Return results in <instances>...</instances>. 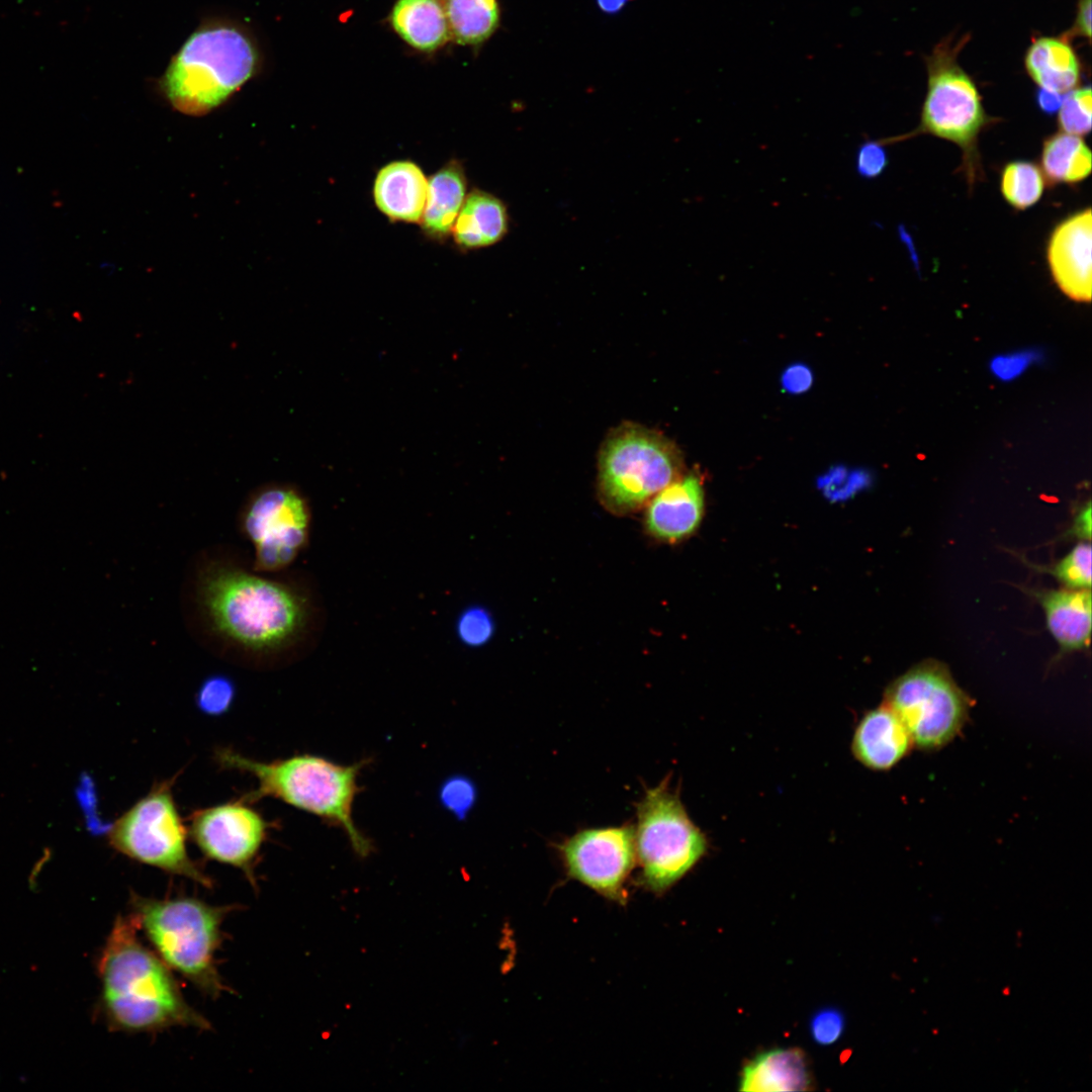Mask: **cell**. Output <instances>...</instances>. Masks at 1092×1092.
Returning <instances> with one entry per match:
<instances>
[{
  "instance_id": "603a6c76",
  "label": "cell",
  "mask_w": 1092,
  "mask_h": 1092,
  "mask_svg": "<svg viewBox=\"0 0 1092 1092\" xmlns=\"http://www.w3.org/2000/svg\"><path fill=\"white\" fill-rule=\"evenodd\" d=\"M1025 68L1039 88L1065 93L1080 80V63L1067 38L1042 36L1032 41Z\"/></svg>"
},
{
  "instance_id": "d6986e66",
  "label": "cell",
  "mask_w": 1092,
  "mask_h": 1092,
  "mask_svg": "<svg viewBox=\"0 0 1092 1092\" xmlns=\"http://www.w3.org/2000/svg\"><path fill=\"white\" fill-rule=\"evenodd\" d=\"M508 230L506 204L489 192L473 189L466 195L451 234L460 249L476 250L498 243Z\"/></svg>"
},
{
  "instance_id": "d590c367",
  "label": "cell",
  "mask_w": 1092,
  "mask_h": 1092,
  "mask_svg": "<svg viewBox=\"0 0 1092 1092\" xmlns=\"http://www.w3.org/2000/svg\"><path fill=\"white\" fill-rule=\"evenodd\" d=\"M1035 100L1037 106L1043 113L1054 114L1061 107L1063 94L1039 88L1036 92Z\"/></svg>"
},
{
  "instance_id": "52a82bcc",
  "label": "cell",
  "mask_w": 1092,
  "mask_h": 1092,
  "mask_svg": "<svg viewBox=\"0 0 1092 1092\" xmlns=\"http://www.w3.org/2000/svg\"><path fill=\"white\" fill-rule=\"evenodd\" d=\"M966 41L964 38H947L939 42L927 57V92L920 125L907 135L880 141L887 145L920 133L949 141L961 148L962 171L969 185H973L982 173L978 136L990 118L985 112L977 86L958 63V54Z\"/></svg>"
},
{
  "instance_id": "d4e9b609",
  "label": "cell",
  "mask_w": 1092,
  "mask_h": 1092,
  "mask_svg": "<svg viewBox=\"0 0 1092 1092\" xmlns=\"http://www.w3.org/2000/svg\"><path fill=\"white\" fill-rule=\"evenodd\" d=\"M451 38L462 46H478L499 25L497 0H443Z\"/></svg>"
},
{
  "instance_id": "f546056e",
  "label": "cell",
  "mask_w": 1092,
  "mask_h": 1092,
  "mask_svg": "<svg viewBox=\"0 0 1092 1092\" xmlns=\"http://www.w3.org/2000/svg\"><path fill=\"white\" fill-rule=\"evenodd\" d=\"M1092 96L1089 86L1072 90L1063 98L1059 125L1064 132L1083 135L1091 129Z\"/></svg>"
},
{
  "instance_id": "7402d4cb",
  "label": "cell",
  "mask_w": 1092,
  "mask_h": 1092,
  "mask_svg": "<svg viewBox=\"0 0 1092 1092\" xmlns=\"http://www.w3.org/2000/svg\"><path fill=\"white\" fill-rule=\"evenodd\" d=\"M389 23L410 47L433 53L451 39L443 0H396Z\"/></svg>"
},
{
  "instance_id": "9a60e30c",
  "label": "cell",
  "mask_w": 1092,
  "mask_h": 1092,
  "mask_svg": "<svg viewBox=\"0 0 1092 1092\" xmlns=\"http://www.w3.org/2000/svg\"><path fill=\"white\" fill-rule=\"evenodd\" d=\"M644 528L663 543H678L700 527L705 513V492L696 472L682 474L658 491L645 506Z\"/></svg>"
},
{
  "instance_id": "74e56055",
  "label": "cell",
  "mask_w": 1092,
  "mask_h": 1092,
  "mask_svg": "<svg viewBox=\"0 0 1092 1092\" xmlns=\"http://www.w3.org/2000/svg\"><path fill=\"white\" fill-rule=\"evenodd\" d=\"M599 8L607 14H615L621 11L631 0H596Z\"/></svg>"
},
{
  "instance_id": "6da1fadb",
  "label": "cell",
  "mask_w": 1092,
  "mask_h": 1092,
  "mask_svg": "<svg viewBox=\"0 0 1092 1092\" xmlns=\"http://www.w3.org/2000/svg\"><path fill=\"white\" fill-rule=\"evenodd\" d=\"M191 589L202 629L247 660L281 655L307 630L309 606L297 588L226 559L204 560Z\"/></svg>"
},
{
  "instance_id": "cb8c5ba5",
  "label": "cell",
  "mask_w": 1092,
  "mask_h": 1092,
  "mask_svg": "<svg viewBox=\"0 0 1092 1092\" xmlns=\"http://www.w3.org/2000/svg\"><path fill=\"white\" fill-rule=\"evenodd\" d=\"M1091 152L1076 134L1058 132L1043 142L1041 167L1050 183H1077L1091 172Z\"/></svg>"
},
{
  "instance_id": "ffe728a7",
  "label": "cell",
  "mask_w": 1092,
  "mask_h": 1092,
  "mask_svg": "<svg viewBox=\"0 0 1092 1092\" xmlns=\"http://www.w3.org/2000/svg\"><path fill=\"white\" fill-rule=\"evenodd\" d=\"M466 175L459 161H449L430 177L420 221L427 237L444 241L450 236L466 198Z\"/></svg>"
},
{
  "instance_id": "ac0fdd59",
  "label": "cell",
  "mask_w": 1092,
  "mask_h": 1092,
  "mask_svg": "<svg viewBox=\"0 0 1092 1092\" xmlns=\"http://www.w3.org/2000/svg\"><path fill=\"white\" fill-rule=\"evenodd\" d=\"M1043 609L1049 631L1063 651L1089 646L1091 638L1090 589H1048L1035 593Z\"/></svg>"
},
{
  "instance_id": "8fae6325",
  "label": "cell",
  "mask_w": 1092,
  "mask_h": 1092,
  "mask_svg": "<svg viewBox=\"0 0 1092 1092\" xmlns=\"http://www.w3.org/2000/svg\"><path fill=\"white\" fill-rule=\"evenodd\" d=\"M311 512L305 497L289 485H267L253 493L239 518L252 544V569L276 572L289 566L307 546Z\"/></svg>"
},
{
  "instance_id": "277c9868",
  "label": "cell",
  "mask_w": 1092,
  "mask_h": 1092,
  "mask_svg": "<svg viewBox=\"0 0 1092 1092\" xmlns=\"http://www.w3.org/2000/svg\"><path fill=\"white\" fill-rule=\"evenodd\" d=\"M261 65L259 43L247 26L232 19H211L180 47L160 87L177 110L204 114L252 79Z\"/></svg>"
},
{
  "instance_id": "d6a6232c",
  "label": "cell",
  "mask_w": 1092,
  "mask_h": 1092,
  "mask_svg": "<svg viewBox=\"0 0 1092 1092\" xmlns=\"http://www.w3.org/2000/svg\"><path fill=\"white\" fill-rule=\"evenodd\" d=\"M884 144L879 141H868L857 150L856 171L859 176L868 179L880 176L888 165V156Z\"/></svg>"
},
{
  "instance_id": "484cf974",
  "label": "cell",
  "mask_w": 1092,
  "mask_h": 1092,
  "mask_svg": "<svg viewBox=\"0 0 1092 1092\" xmlns=\"http://www.w3.org/2000/svg\"><path fill=\"white\" fill-rule=\"evenodd\" d=\"M1001 193L1015 209L1023 210L1035 204L1044 189V178L1039 168L1028 161L1008 163L1001 175Z\"/></svg>"
},
{
  "instance_id": "8d00e7d4",
  "label": "cell",
  "mask_w": 1092,
  "mask_h": 1092,
  "mask_svg": "<svg viewBox=\"0 0 1092 1092\" xmlns=\"http://www.w3.org/2000/svg\"><path fill=\"white\" fill-rule=\"evenodd\" d=\"M1091 507L1088 502L1087 505L1078 513L1075 518L1072 534L1083 541H1090L1091 535Z\"/></svg>"
},
{
  "instance_id": "2e32d148",
  "label": "cell",
  "mask_w": 1092,
  "mask_h": 1092,
  "mask_svg": "<svg viewBox=\"0 0 1092 1092\" xmlns=\"http://www.w3.org/2000/svg\"><path fill=\"white\" fill-rule=\"evenodd\" d=\"M912 738L900 718L884 704L859 720L851 741L854 757L866 767L888 770L910 751Z\"/></svg>"
},
{
  "instance_id": "5bb4252c",
  "label": "cell",
  "mask_w": 1092,
  "mask_h": 1092,
  "mask_svg": "<svg viewBox=\"0 0 1092 1092\" xmlns=\"http://www.w3.org/2000/svg\"><path fill=\"white\" fill-rule=\"evenodd\" d=\"M1091 210L1063 220L1053 231L1046 258L1054 280L1070 298L1091 299Z\"/></svg>"
},
{
  "instance_id": "7a4b0ae2",
  "label": "cell",
  "mask_w": 1092,
  "mask_h": 1092,
  "mask_svg": "<svg viewBox=\"0 0 1092 1092\" xmlns=\"http://www.w3.org/2000/svg\"><path fill=\"white\" fill-rule=\"evenodd\" d=\"M132 919L118 916L99 953L100 1011L113 1031L207 1030V1018L185 999L173 971L146 946Z\"/></svg>"
},
{
  "instance_id": "30bf717a",
  "label": "cell",
  "mask_w": 1092,
  "mask_h": 1092,
  "mask_svg": "<svg viewBox=\"0 0 1092 1092\" xmlns=\"http://www.w3.org/2000/svg\"><path fill=\"white\" fill-rule=\"evenodd\" d=\"M884 705L903 722L913 744L933 750L960 732L968 718L970 701L946 666L928 659L890 684Z\"/></svg>"
},
{
  "instance_id": "e575fe53",
  "label": "cell",
  "mask_w": 1092,
  "mask_h": 1092,
  "mask_svg": "<svg viewBox=\"0 0 1092 1092\" xmlns=\"http://www.w3.org/2000/svg\"><path fill=\"white\" fill-rule=\"evenodd\" d=\"M1073 36L1080 35L1088 40L1091 37V0H1078L1077 13L1073 28L1069 32Z\"/></svg>"
},
{
  "instance_id": "7c38bea8",
  "label": "cell",
  "mask_w": 1092,
  "mask_h": 1092,
  "mask_svg": "<svg viewBox=\"0 0 1092 1092\" xmlns=\"http://www.w3.org/2000/svg\"><path fill=\"white\" fill-rule=\"evenodd\" d=\"M269 824L245 798L194 811L189 834L202 854L240 870L257 889L255 868Z\"/></svg>"
},
{
  "instance_id": "f1b7e54d",
  "label": "cell",
  "mask_w": 1092,
  "mask_h": 1092,
  "mask_svg": "<svg viewBox=\"0 0 1092 1092\" xmlns=\"http://www.w3.org/2000/svg\"><path fill=\"white\" fill-rule=\"evenodd\" d=\"M438 800L447 812L463 821L476 804L477 787L469 777L453 775L440 785Z\"/></svg>"
},
{
  "instance_id": "ba28073f",
  "label": "cell",
  "mask_w": 1092,
  "mask_h": 1092,
  "mask_svg": "<svg viewBox=\"0 0 1092 1092\" xmlns=\"http://www.w3.org/2000/svg\"><path fill=\"white\" fill-rule=\"evenodd\" d=\"M635 847L642 883L655 893L670 888L708 851L707 835L671 790L669 777L648 789L637 806Z\"/></svg>"
},
{
  "instance_id": "4316f807",
  "label": "cell",
  "mask_w": 1092,
  "mask_h": 1092,
  "mask_svg": "<svg viewBox=\"0 0 1092 1092\" xmlns=\"http://www.w3.org/2000/svg\"><path fill=\"white\" fill-rule=\"evenodd\" d=\"M1064 587L1074 589L1091 588V545L1090 541L1079 542L1065 557L1049 570Z\"/></svg>"
},
{
  "instance_id": "5b68a950",
  "label": "cell",
  "mask_w": 1092,
  "mask_h": 1092,
  "mask_svg": "<svg viewBox=\"0 0 1092 1092\" xmlns=\"http://www.w3.org/2000/svg\"><path fill=\"white\" fill-rule=\"evenodd\" d=\"M236 905H211L195 897L151 898L130 892L129 917L156 954L173 971L210 997L230 989L219 974L216 953L222 924Z\"/></svg>"
},
{
  "instance_id": "8992f818",
  "label": "cell",
  "mask_w": 1092,
  "mask_h": 1092,
  "mask_svg": "<svg viewBox=\"0 0 1092 1092\" xmlns=\"http://www.w3.org/2000/svg\"><path fill=\"white\" fill-rule=\"evenodd\" d=\"M678 447L661 432L632 422L612 429L599 451L598 495L617 516L633 514L685 474Z\"/></svg>"
},
{
  "instance_id": "83f0119b",
  "label": "cell",
  "mask_w": 1092,
  "mask_h": 1092,
  "mask_svg": "<svg viewBox=\"0 0 1092 1092\" xmlns=\"http://www.w3.org/2000/svg\"><path fill=\"white\" fill-rule=\"evenodd\" d=\"M236 694L233 678L223 673H213L200 682L195 693V704L201 713L218 717L231 710Z\"/></svg>"
},
{
  "instance_id": "1f68e13d",
  "label": "cell",
  "mask_w": 1092,
  "mask_h": 1092,
  "mask_svg": "<svg viewBox=\"0 0 1092 1092\" xmlns=\"http://www.w3.org/2000/svg\"><path fill=\"white\" fill-rule=\"evenodd\" d=\"M844 1027L843 1013L834 1007H825L816 1011L809 1024L811 1037L821 1045L835 1043L841 1037Z\"/></svg>"
},
{
  "instance_id": "4fadbf2b",
  "label": "cell",
  "mask_w": 1092,
  "mask_h": 1092,
  "mask_svg": "<svg viewBox=\"0 0 1092 1092\" xmlns=\"http://www.w3.org/2000/svg\"><path fill=\"white\" fill-rule=\"evenodd\" d=\"M559 852L571 878L611 900L625 902L624 885L636 857L634 826L580 830L559 845Z\"/></svg>"
},
{
  "instance_id": "3957f363",
  "label": "cell",
  "mask_w": 1092,
  "mask_h": 1092,
  "mask_svg": "<svg viewBox=\"0 0 1092 1092\" xmlns=\"http://www.w3.org/2000/svg\"><path fill=\"white\" fill-rule=\"evenodd\" d=\"M214 759L221 768L255 778L258 786L246 795L247 801L275 798L340 827L358 856L367 857L373 850L371 840L355 825L352 814L363 762L343 765L313 754L264 762L226 747L217 748Z\"/></svg>"
},
{
  "instance_id": "9c48e42d",
  "label": "cell",
  "mask_w": 1092,
  "mask_h": 1092,
  "mask_svg": "<svg viewBox=\"0 0 1092 1092\" xmlns=\"http://www.w3.org/2000/svg\"><path fill=\"white\" fill-rule=\"evenodd\" d=\"M175 779L156 783L116 819L107 829L108 842L132 860L212 888V879L188 853V831L173 796Z\"/></svg>"
},
{
  "instance_id": "44dd1931",
  "label": "cell",
  "mask_w": 1092,
  "mask_h": 1092,
  "mask_svg": "<svg viewBox=\"0 0 1092 1092\" xmlns=\"http://www.w3.org/2000/svg\"><path fill=\"white\" fill-rule=\"evenodd\" d=\"M807 1061L798 1049H775L757 1055L743 1068L740 1091H807L811 1087Z\"/></svg>"
},
{
  "instance_id": "e0dca14e",
  "label": "cell",
  "mask_w": 1092,
  "mask_h": 1092,
  "mask_svg": "<svg viewBox=\"0 0 1092 1092\" xmlns=\"http://www.w3.org/2000/svg\"><path fill=\"white\" fill-rule=\"evenodd\" d=\"M428 180L413 161L398 160L379 169L373 184L375 205L393 221L420 222L425 208Z\"/></svg>"
},
{
  "instance_id": "4dcf8cb0",
  "label": "cell",
  "mask_w": 1092,
  "mask_h": 1092,
  "mask_svg": "<svg viewBox=\"0 0 1092 1092\" xmlns=\"http://www.w3.org/2000/svg\"><path fill=\"white\" fill-rule=\"evenodd\" d=\"M492 615L480 606L464 609L458 616L455 632L460 642L467 647H482L494 634Z\"/></svg>"
},
{
  "instance_id": "836d02e7",
  "label": "cell",
  "mask_w": 1092,
  "mask_h": 1092,
  "mask_svg": "<svg viewBox=\"0 0 1092 1092\" xmlns=\"http://www.w3.org/2000/svg\"><path fill=\"white\" fill-rule=\"evenodd\" d=\"M811 373L802 365L790 367L784 374L785 388L792 392H801L807 389L811 383Z\"/></svg>"
}]
</instances>
